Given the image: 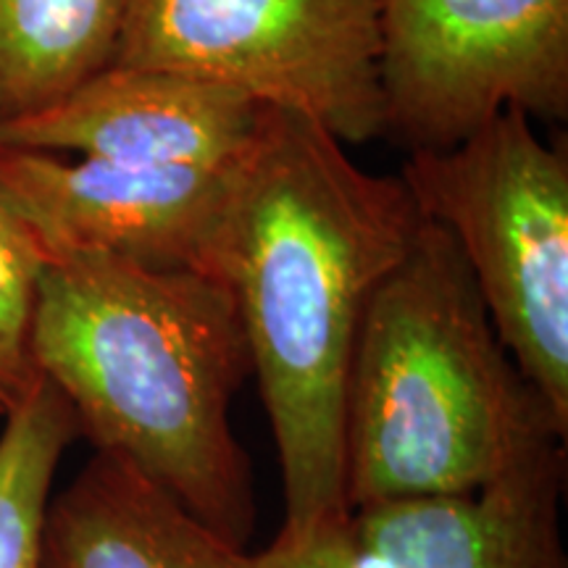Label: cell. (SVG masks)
<instances>
[{
    "mask_svg": "<svg viewBox=\"0 0 568 568\" xmlns=\"http://www.w3.org/2000/svg\"><path fill=\"white\" fill-rule=\"evenodd\" d=\"M126 11L130 0H0V124L111 67Z\"/></svg>",
    "mask_w": 568,
    "mask_h": 568,
    "instance_id": "cell-11",
    "label": "cell"
},
{
    "mask_svg": "<svg viewBox=\"0 0 568 568\" xmlns=\"http://www.w3.org/2000/svg\"><path fill=\"white\" fill-rule=\"evenodd\" d=\"M251 568H332L329 560L318 548L314 537L297 539V542H276L268 548L264 556H253Z\"/></svg>",
    "mask_w": 568,
    "mask_h": 568,
    "instance_id": "cell-14",
    "label": "cell"
},
{
    "mask_svg": "<svg viewBox=\"0 0 568 568\" xmlns=\"http://www.w3.org/2000/svg\"><path fill=\"white\" fill-rule=\"evenodd\" d=\"M560 435L497 337L471 268L422 219L355 337L345 393V508L468 495Z\"/></svg>",
    "mask_w": 568,
    "mask_h": 568,
    "instance_id": "cell-3",
    "label": "cell"
},
{
    "mask_svg": "<svg viewBox=\"0 0 568 568\" xmlns=\"http://www.w3.org/2000/svg\"><path fill=\"white\" fill-rule=\"evenodd\" d=\"M0 416H3V410H0Z\"/></svg>",
    "mask_w": 568,
    "mask_h": 568,
    "instance_id": "cell-15",
    "label": "cell"
},
{
    "mask_svg": "<svg viewBox=\"0 0 568 568\" xmlns=\"http://www.w3.org/2000/svg\"><path fill=\"white\" fill-rule=\"evenodd\" d=\"M80 435L74 410L42 376L0 435V568H38L55 468Z\"/></svg>",
    "mask_w": 568,
    "mask_h": 568,
    "instance_id": "cell-12",
    "label": "cell"
},
{
    "mask_svg": "<svg viewBox=\"0 0 568 568\" xmlns=\"http://www.w3.org/2000/svg\"><path fill=\"white\" fill-rule=\"evenodd\" d=\"M32 355L98 453L126 460L245 548L251 466L230 406L251 355L230 284L195 268L51 258L38 284Z\"/></svg>",
    "mask_w": 568,
    "mask_h": 568,
    "instance_id": "cell-2",
    "label": "cell"
},
{
    "mask_svg": "<svg viewBox=\"0 0 568 568\" xmlns=\"http://www.w3.org/2000/svg\"><path fill=\"white\" fill-rule=\"evenodd\" d=\"M251 558L126 460L95 453L48 503L38 568H251Z\"/></svg>",
    "mask_w": 568,
    "mask_h": 568,
    "instance_id": "cell-10",
    "label": "cell"
},
{
    "mask_svg": "<svg viewBox=\"0 0 568 568\" xmlns=\"http://www.w3.org/2000/svg\"><path fill=\"white\" fill-rule=\"evenodd\" d=\"M264 105L166 69L111 63L59 103L0 124V145L145 166H230L253 145Z\"/></svg>",
    "mask_w": 568,
    "mask_h": 568,
    "instance_id": "cell-9",
    "label": "cell"
},
{
    "mask_svg": "<svg viewBox=\"0 0 568 568\" xmlns=\"http://www.w3.org/2000/svg\"><path fill=\"white\" fill-rule=\"evenodd\" d=\"M45 258L0 187V410L9 414L40 385L32 322Z\"/></svg>",
    "mask_w": 568,
    "mask_h": 568,
    "instance_id": "cell-13",
    "label": "cell"
},
{
    "mask_svg": "<svg viewBox=\"0 0 568 568\" xmlns=\"http://www.w3.org/2000/svg\"><path fill=\"white\" fill-rule=\"evenodd\" d=\"M422 213L400 176L368 174L305 113L264 105L240 159L219 274L243 318L297 542L347 514L345 393L368 301Z\"/></svg>",
    "mask_w": 568,
    "mask_h": 568,
    "instance_id": "cell-1",
    "label": "cell"
},
{
    "mask_svg": "<svg viewBox=\"0 0 568 568\" xmlns=\"http://www.w3.org/2000/svg\"><path fill=\"white\" fill-rule=\"evenodd\" d=\"M240 161L145 166L0 145V187L42 258L101 255L222 280Z\"/></svg>",
    "mask_w": 568,
    "mask_h": 568,
    "instance_id": "cell-7",
    "label": "cell"
},
{
    "mask_svg": "<svg viewBox=\"0 0 568 568\" xmlns=\"http://www.w3.org/2000/svg\"><path fill=\"white\" fill-rule=\"evenodd\" d=\"M410 201L471 268L518 372L568 437V153L508 109L445 151H410Z\"/></svg>",
    "mask_w": 568,
    "mask_h": 568,
    "instance_id": "cell-4",
    "label": "cell"
},
{
    "mask_svg": "<svg viewBox=\"0 0 568 568\" xmlns=\"http://www.w3.org/2000/svg\"><path fill=\"white\" fill-rule=\"evenodd\" d=\"M385 134L445 151L497 113L566 122L568 0H382Z\"/></svg>",
    "mask_w": 568,
    "mask_h": 568,
    "instance_id": "cell-6",
    "label": "cell"
},
{
    "mask_svg": "<svg viewBox=\"0 0 568 568\" xmlns=\"http://www.w3.org/2000/svg\"><path fill=\"white\" fill-rule=\"evenodd\" d=\"M382 0H130L113 63L305 113L345 145L385 134Z\"/></svg>",
    "mask_w": 568,
    "mask_h": 568,
    "instance_id": "cell-5",
    "label": "cell"
},
{
    "mask_svg": "<svg viewBox=\"0 0 568 568\" xmlns=\"http://www.w3.org/2000/svg\"><path fill=\"white\" fill-rule=\"evenodd\" d=\"M564 477L550 439L477 493L355 508L311 537L332 568H568Z\"/></svg>",
    "mask_w": 568,
    "mask_h": 568,
    "instance_id": "cell-8",
    "label": "cell"
}]
</instances>
